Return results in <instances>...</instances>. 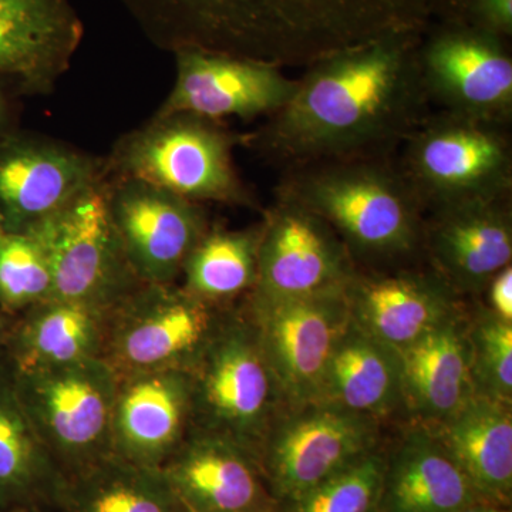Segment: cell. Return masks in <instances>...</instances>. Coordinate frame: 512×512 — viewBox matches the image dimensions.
Instances as JSON below:
<instances>
[{
    "instance_id": "cell-15",
    "label": "cell",
    "mask_w": 512,
    "mask_h": 512,
    "mask_svg": "<svg viewBox=\"0 0 512 512\" xmlns=\"http://www.w3.org/2000/svg\"><path fill=\"white\" fill-rule=\"evenodd\" d=\"M111 221L143 284H177L185 259L211 227L198 202L136 178L106 177Z\"/></svg>"
},
{
    "instance_id": "cell-11",
    "label": "cell",
    "mask_w": 512,
    "mask_h": 512,
    "mask_svg": "<svg viewBox=\"0 0 512 512\" xmlns=\"http://www.w3.org/2000/svg\"><path fill=\"white\" fill-rule=\"evenodd\" d=\"M419 67L427 99L439 110L510 127V40L439 20L421 36Z\"/></svg>"
},
{
    "instance_id": "cell-30",
    "label": "cell",
    "mask_w": 512,
    "mask_h": 512,
    "mask_svg": "<svg viewBox=\"0 0 512 512\" xmlns=\"http://www.w3.org/2000/svg\"><path fill=\"white\" fill-rule=\"evenodd\" d=\"M52 298V271L39 239L0 228V311L16 318Z\"/></svg>"
},
{
    "instance_id": "cell-28",
    "label": "cell",
    "mask_w": 512,
    "mask_h": 512,
    "mask_svg": "<svg viewBox=\"0 0 512 512\" xmlns=\"http://www.w3.org/2000/svg\"><path fill=\"white\" fill-rule=\"evenodd\" d=\"M55 508L59 512H177L180 504L161 470L111 454L66 477Z\"/></svg>"
},
{
    "instance_id": "cell-6",
    "label": "cell",
    "mask_w": 512,
    "mask_h": 512,
    "mask_svg": "<svg viewBox=\"0 0 512 512\" xmlns=\"http://www.w3.org/2000/svg\"><path fill=\"white\" fill-rule=\"evenodd\" d=\"M400 148L397 161L426 214L512 198L508 127L431 111Z\"/></svg>"
},
{
    "instance_id": "cell-7",
    "label": "cell",
    "mask_w": 512,
    "mask_h": 512,
    "mask_svg": "<svg viewBox=\"0 0 512 512\" xmlns=\"http://www.w3.org/2000/svg\"><path fill=\"white\" fill-rule=\"evenodd\" d=\"M231 309L202 302L178 284H143L111 308L101 360L117 377L191 372Z\"/></svg>"
},
{
    "instance_id": "cell-25",
    "label": "cell",
    "mask_w": 512,
    "mask_h": 512,
    "mask_svg": "<svg viewBox=\"0 0 512 512\" xmlns=\"http://www.w3.org/2000/svg\"><path fill=\"white\" fill-rule=\"evenodd\" d=\"M315 402L386 423L403 421L402 370L397 350L349 323L330 356Z\"/></svg>"
},
{
    "instance_id": "cell-26",
    "label": "cell",
    "mask_w": 512,
    "mask_h": 512,
    "mask_svg": "<svg viewBox=\"0 0 512 512\" xmlns=\"http://www.w3.org/2000/svg\"><path fill=\"white\" fill-rule=\"evenodd\" d=\"M484 503L512 504V404L474 394L431 427Z\"/></svg>"
},
{
    "instance_id": "cell-36",
    "label": "cell",
    "mask_w": 512,
    "mask_h": 512,
    "mask_svg": "<svg viewBox=\"0 0 512 512\" xmlns=\"http://www.w3.org/2000/svg\"><path fill=\"white\" fill-rule=\"evenodd\" d=\"M458 512H512L511 507H501L491 503H484V501H476L461 508Z\"/></svg>"
},
{
    "instance_id": "cell-10",
    "label": "cell",
    "mask_w": 512,
    "mask_h": 512,
    "mask_svg": "<svg viewBox=\"0 0 512 512\" xmlns=\"http://www.w3.org/2000/svg\"><path fill=\"white\" fill-rule=\"evenodd\" d=\"M104 180L30 234L49 259L53 298L111 309L143 282L134 274L111 221Z\"/></svg>"
},
{
    "instance_id": "cell-13",
    "label": "cell",
    "mask_w": 512,
    "mask_h": 512,
    "mask_svg": "<svg viewBox=\"0 0 512 512\" xmlns=\"http://www.w3.org/2000/svg\"><path fill=\"white\" fill-rule=\"evenodd\" d=\"M258 278L248 298H305L345 289L357 266L336 232L298 202L276 197L265 210Z\"/></svg>"
},
{
    "instance_id": "cell-14",
    "label": "cell",
    "mask_w": 512,
    "mask_h": 512,
    "mask_svg": "<svg viewBox=\"0 0 512 512\" xmlns=\"http://www.w3.org/2000/svg\"><path fill=\"white\" fill-rule=\"evenodd\" d=\"M104 178V161L12 128L0 136V228L33 231Z\"/></svg>"
},
{
    "instance_id": "cell-31",
    "label": "cell",
    "mask_w": 512,
    "mask_h": 512,
    "mask_svg": "<svg viewBox=\"0 0 512 512\" xmlns=\"http://www.w3.org/2000/svg\"><path fill=\"white\" fill-rule=\"evenodd\" d=\"M384 458L386 441L336 476L279 501L275 512H379Z\"/></svg>"
},
{
    "instance_id": "cell-12",
    "label": "cell",
    "mask_w": 512,
    "mask_h": 512,
    "mask_svg": "<svg viewBox=\"0 0 512 512\" xmlns=\"http://www.w3.org/2000/svg\"><path fill=\"white\" fill-rule=\"evenodd\" d=\"M251 319L288 407L315 402L336 343L350 323L345 289L305 298H247Z\"/></svg>"
},
{
    "instance_id": "cell-5",
    "label": "cell",
    "mask_w": 512,
    "mask_h": 512,
    "mask_svg": "<svg viewBox=\"0 0 512 512\" xmlns=\"http://www.w3.org/2000/svg\"><path fill=\"white\" fill-rule=\"evenodd\" d=\"M190 373L192 429L225 437L256 456L288 404L241 303L227 313Z\"/></svg>"
},
{
    "instance_id": "cell-9",
    "label": "cell",
    "mask_w": 512,
    "mask_h": 512,
    "mask_svg": "<svg viewBox=\"0 0 512 512\" xmlns=\"http://www.w3.org/2000/svg\"><path fill=\"white\" fill-rule=\"evenodd\" d=\"M384 424L325 402L286 406L259 446L276 503L315 487L383 446Z\"/></svg>"
},
{
    "instance_id": "cell-16",
    "label": "cell",
    "mask_w": 512,
    "mask_h": 512,
    "mask_svg": "<svg viewBox=\"0 0 512 512\" xmlns=\"http://www.w3.org/2000/svg\"><path fill=\"white\" fill-rule=\"evenodd\" d=\"M174 53L177 79L156 116L187 113L217 123L229 117L268 119L298 86V79L275 64L200 49Z\"/></svg>"
},
{
    "instance_id": "cell-34",
    "label": "cell",
    "mask_w": 512,
    "mask_h": 512,
    "mask_svg": "<svg viewBox=\"0 0 512 512\" xmlns=\"http://www.w3.org/2000/svg\"><path fill=\"white\" fill-rule=\"evenodd\" d=\"M476 301L498 318L512 323V264L491 278Z\"/></svg>"
},
{
    "instance_id": "cell-21",
    "label": "cell",
    "mask_w": 512,
    "mask_h": 512,
    "mask_svg": "<svg viewBox=\"0 0 512 512\" xmlns=\"http://www.w3.org/2000/svg\"><path fill=\"white\" fill-rule=\"evenodd\" d=\"M82 33L70 0H0V82L16 94L52 92Z\"/></svg>"
},
{
    "instance_id": "cell-18",
    "label": "cell",
    "mask_w": 512,
    "mask_h": 512,
    "mask_svg": "<svg viewBox=\"0 0 512 512\" xmlns=\"http://www.w3.org/2000/svg\"><path fill=\"white\" fill-rule=\"evenodd\" d=\"M424 262L464 301L512 264V198L427 212Z\"/></svg>"
},
{
    "instance_id": "cell-2",
    "label": "cell",
    "mask_w": 512,
    "mask_h": 512,
    "mask_svg": "<svg viewBox=\"0 0 512 512\" xmlns=\"http://www.w3.org/2000/svg\"><path fill=\"white\" fill-rule=\"evenodd\" d=\"M161 45L177 52L308 67L380 37L426 30L437 0H128Z\"/></svg>"
},
{
    "instance_id": "cell-3",
    "label": "cell",
    "mask_w": 512,
    "mask_h": 512,
    "mask_svg": "<svg viewBox=\"0 0 512 512\" xmlns=\"http://www.w3.org/2000/svg\"><path fill=\"white\" fill-rule=\"evenodd\" d=\"M275 197L298 202L322 218L357 269L384 271L424 262L426 211L396 156L291 168Z\"/></svg>"
},
{
    "instance_id": "cell-37",
    "label": "cell",
    "mask_w": 512,
    "mask_h": 512,
    "mask_svg": "<svg viewBox=\"0 0 512 512\" xmlns=\"http://www.w3.org/2000/svg\"><path fill=\"white\" fill-rule=\"evenodd\" d=\"M12 319L6 313L0 311V360L3 359V353H5L6 340H8Z\"/></svg>"
},
{
    "instance_id": "cell-17",
    "label": "cell",
    "mask_w": 512,
    "mask_h": 512,
    "mask_svg": "<svg viewBox=\"0 0 512 512\" xmlns=\"http://www.w3.org/2000/svg\"><path fill=\"white\" fill-rule=\"evenodd\" d=\"M345 296L350 322L397 352L467 306L426 262L384 271L357 269Z\"/></svg>"
},
{
    "instance_id": "cell-29",
    "label": "cell",
    "mask_w": 512,
    "mask_h": 512,
    "mask_svg": "<svg viewBox=\"0 0 512 512\" xmlns=\"http://www.w3.org/2000/svg\"><path fill=\"white\" fill-rule=\"evenodd\" d=\"M261 225L208 228L185 259L183 288L195 298L229 309L245 301L258 278Z\"/></svg>"
},
{
    "instance_id": "cell-4",
    "label": "cell",
    "mask_w": 512,
    "mask_h": 512,
    "mask_svg": "<svg viewBox=\"0 0 512 512\" xmlns=\"http://www.w3.org/2000/svg\"><path fill=\"white\" fill-rule=\"evenodd\" d=\"M244 137L221 123L187 113L154 116L121 137L104 161L106 177L144 181L198 204L259 210V201L239 177L234 150Z\"/></svg>"
},
{
    "instance_id": "cell-39",
    "label": "cell",
    "mask_w": 512,
    "mask_h": 512,
    "mask_svg": "<svg viewBox=\"0 0 512 512\" xmlns=\"http://www.w3.org/2000/svg\"><path fill=\"white\" fill-rule=\"evenodd\" d=\"M177 512H192L190 510H185V508L181 507L180 505V508H178V511Z\"/></svg>"
},
{
    "instance_id": "cell-20",
    "label": "cell",
    "mask_w": 512,
    "mask_h": 512,
    "mask_svg": "<svg viewBox=\"0 0 512 512\" xmlns=\"http://www.w3.org/2000/svg\"><path fill=\"white\" fill-rule=\"evenodd\" d=\"M192 430V379L187 370L117 377L111 417L114 456L160 470Z\"/></svg>"
},
{
    "instance_id": "cell-32",
    "label": "cell",
    "mask_w": 512,
    "mask_h": 512,
    "mask_svg": "<svg viewBox=\"0 0 512 512\" xmlns=\"http://www.w3.org/2000/svg\"><path fill=\"white\" fill-rule=\"evenodd\" d=\"M474 394L512 404V323L498 318L483 303H467Z\"/></svg>"
},
{
    "instance_id": "cell-22",
    "label": "cell",
    "mask_w": 512,
    "mask_h": 512,
    "mask_svg": "<svg viewBox=\"0 0 512 512\" xmlns=\"http://www.w3.org/2000/svg\"><path fill=\"white\" fill-rule=\"evenodd\" d=\"M481 501L436 431L403 421L387 437L379 512H458Z\"/></svg>"
},
{
    "instance_id": "cell-8",
    "label": "cell",
    "mask_w": 512,
    "mask_h": 512,
    "mask_svg": "<svg viewBox=\"0 0 512 512\" xmlns=\"http://www.w3.org/2000/svg\"><path fill=\"white\" fill-rule=\"evenodd\" d=\"M10 372L20 402L64 477L113 454L111 417L117 376L103 360Z\"/></svg>"
},
{
    "instance_id": "cell-35",
    "label": "cell",
    "mask_w": 512,
    "mask_h": 512,
    "mask_svg": "<svg viewBox=\"0 0 512 512\" xmlns=\"http://www.w3.org/2000/svg\"><path fill=\"white\" fill-rule=\"evenodd\" d=\"M16 94L8 84L0 82V136L13 127L12 96Z\"/></svg>"
},
{
    "instance_id": "cell-19",
    "label": "cell",
    "mask_w": 512,
    "mask_h": 512,
    "mask_svg": "<svg viewBox=\"0 0 512 512\" xmlns=\"http://www.w3.org/2000/svg\"><path fill=\"white\" fill-rule=\"evenodd\" d=\"M178 504L192 512H275L258 458L234 441L192 429L160 468Z\"/></svg>"
},
{
    "instance_id": "cell-27",
    "label": "cell",
    "mask_w": 512,
    "mask_h": 512,
    "mask_svg": "<svg viewBox=\"0 0 512 512\" xmlns=\"http://www.w3.org/2000/svg\"><path fill=\"white\" fill-rule=\"evenodd\" d=\"M64 480L0 360V511L55 508Z\"/></svg>"
},
{
    "instance_id": "cell-23",
    "label": "cell",
    "mask_w": 512,
    "mask_h": 512,
    "mask_svg": "<svg viewBox=\"0 0 512 512\" xmlns=\"http://www.w3.org/2000/svg\"><path fill=\"white\" fill-rule=\"evenodd\" d=\"M399 356L403 421L439 426L474 396L467 306L399 350Z\"/></svg>"
},
{
    "instance_id": "cell-1",
    "label": "cell",
    "mask_w": 512,
    "mask_h": 512,
    "mask_svg": "<svg viewBox=\"0 0 512 512\" xmlns=\"http://www.w3.org/2000/svg\"><path fill=\"white\" fill-rule=\"evenodd\" d=\"M423 32L380 37L306 67L288 103L242 144L285 171L396 156L433 111L420 76Z\"/></svg>"
},
{
    "instance_id": "cell-38",
    "label": "cell",
    "mask_w": 512,
    "mask_h": 512,
    "mask_svg": "<svg viewBox=\"0 0 512 512\" xmlns=\"http://www.w3.org/2000/svg\"><path fill=\"white\" fill-rule=\"evenodd\" d=\"M0 512H33L29 510H6V511H0Z\"/></svg>"
},
{
    "instance_id": "cell-33",
    "label": "cell",
    "mask_w": 512,
    "mask_h": 512,
    "mask_svg": "<svg viewBox=\"0 0 512 512\" xmlns=\"http://www.w3.org/2000/svg\"><path fill=\"white\" fill-rule=\"evenodd\" d=\"M511 39L512 0H437L434 18Z\"/></svg>"
},
{
    "instance_id": "cell-24",
    "label": "cell",
    "mask_w": 512,
    "mask_h": 512,
    "mask_svg": "<svg viewBox=\"0 0 512 512\" xmlns=\"http://www.w3.org/2000/svg\"><path fill=\"white\" fill-rule=\"evenodd\" d=\"M111 309L47 299L12 319L3 360L13 372L101 359Z\"/></svg>"
}]
</instances>
